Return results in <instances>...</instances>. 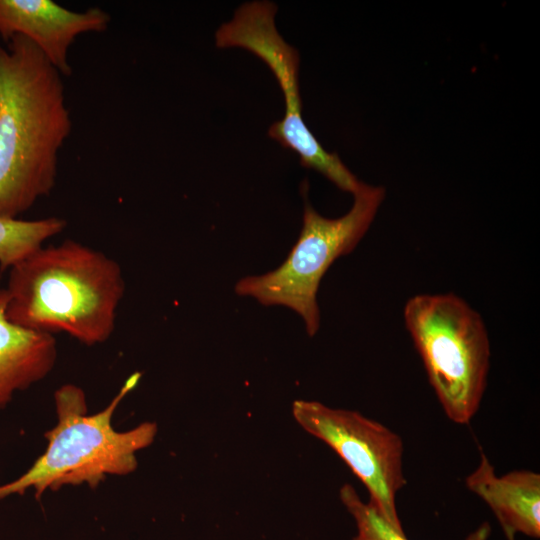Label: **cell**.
<instances>
[{"label": "cell", "instance_id": "obj_1", "mask_svg": "<svg viewBox=\"0 0 540 540\" xmlns=\"http://www.w3.org/2000/svg\"><path fill=\"white\" fill-rule=\"evenodd\" d=\"M0 45V217L17 218L53 190L72 129L61 73L20 35Z\"/></svg>", "mask_w": 540, "mask_h": 540}, {"label": "cell", "instance_id": "obj_2", "mask_svg": "<svg viewBox=\"0 0 540 540\" xmlns=\"http://www.w3.org/2000/svg\"><path fill=\"white\" fill-rule=\"evenodd\" d=\"M118 262L75 240L42 246L9 269L7 318L21 327L106 342L125 295Z\"/></svg>", "mask_w": 540, "mask_h": 540}, {"label": "cell", "instance_id": "obj_3", "mask_svg": "<svg viewBox=\"0 0 540 540\" xmlns=\"http://www.w3.org/2000/svg\"><path fill=\"white\" fill-rule=\"evenodd\" d=\"M142 374L134 372L111 402L100 412L89 415L85 392L65 384L54 395L56 425L44 436L47 447L20 477L0 486V499L23 495L33 489L39 498L47 490L66 485L97 487L108 475L134 472L136 453L152 444L157 424L144 422L124 432L113 428L112 418L120 402L138 385Z\"/></svg>", "mask_w": 540, "mask_h": 540}, {"label": "cell", "instance_id": "obj_4", "mask_svg": "<svg viewBox=\"0 0 540 540\" xmlns=\"http://www.w3.org/2000/svg\"><path fill=\"white\" fill-rule=\"evenodd\" d=\"M403 317L446 416L469 423L480 407L490 366L482 317L453 293L414 295Z\"/></svg>", "mask_w": 540, "mask_h": 540}, {"label": "cell", "instance_id": "obj_5", "mask_svg": "<svg viewBox=\"0 0 540 540\" xmlns=\"http://www.w3.org/2000/svg\"><path fill=\"white\" fill-rule=\"evenodd\" d=\"M385 198V189L365 185L354 194L351 209L342 217L321 216L306 201L303 222L296 244L275 270L239 280L238 295L256 298L263 305H282L304 320L309 336L320 326L317 293L321 279L331 264L349 254L372 224Z\"/></svg>", "mask_w": 540, "mask_h": 540}, {"label": "cell", "instance_id": "obj_6", "mask_svg": "<svg viewBox=\"0 0 540 540\" xmlns=\"http://www.w3.org/2000/svg\"><path fill=\"white\" fill-rule=\"evenodd\" d=\"M276 11V5L270 1L242 4L233 19L216 31V46L244 48L268 65L285 99V115L271 125L269 136L296 153L302 166L318 171L339 189L354 195L366 184L352 174L336 153L327 152L303 121L299 53L278 33L274 23Z\"/></svg>", "mask_w": 540, "mask_h": 540}, {"label": "cell", "instance_id": "obj_7", "mask_svg": "<svg viewBox=\"0 0 540 540\" xmlns=\"http://www.w3.org/2000/svg\"><path fill=\"white\" fill-rule=\"evenodd\" d=\"M296 422L332 448L367 489L369 503L393 529L404 533L396 496L406 485L401 437L385 425L353 410L317 401L296 400Z\"/></svg>", "mask_w": 540, "mask_h": 540}, {"label": "cell", "instance_id": "obj_8", "mask_svg": "<svg viewBox=\"0 0 540 540\" xmlns=\"http://www.w3.org/2000/svg\"><path fill=\"white\" fill-rule=\"evenodd\" d=\"M110 22L109 13L98 7L73 11L51 0H0L2 39L28 38L62 76L72 74L69 50L75 39L103 32Z\"/></svg>", "mask_w": 540, "mask_h": 540}, {"label": "cell", "instance_id": "obj_9", "mask_svg": "<svg viewBox=\"0 0 540 540\" xmlns=\"http://www.w3.org/2000/svg\"><path fill=\"white\" fill-rule=\"evenodd\" d=\"M468 490L491 509L507 540L518 533L540 537V474L514 470L498 476L481 452L477 467L465 478Z\"/></svg>", "mask_w": 540, "mask_h": 540}, {"label": "cell", "instance_id": "obj_10", "mask_svg": "<svg viewBox=\"0 0 540 540\" xmlns=\"http://www.w3.org/2000/svg\"><path fill=\"white\" fill-rule=\"evenodd\" d=\"M8 293L0 286V409L14 394L45 378L57 359L52 334L12 323L6 316Z\"/></svg>", "mask_w": 540, "mask_h": 540}, {"label": "cell", "instance_id": "obj_11", "mask_svg": "<svg viewBox=\"0 0 540 540\" xmlns=\"http://www.w3.org/2000/svg\"><path fill=\"white\" fill-rule=\"evenodd\" d=\"M67 221L60 217L36 220L0 217V268L10 269L45 241L63 232Z\"/></svg>", "mask_w": 540, "mask_h": 540}, {"label": "cell", "instance_id": "obj_12", "mask_svg": "<svg viewBox=\"0 0 540 540\" xmlns=\"http://www.w3.org/2000/svg\"><path fill=\"white\" fill-rule=\"evenodd\" d=\"M340 499L356 523L357 534L353 540H408L405 533L393 529L369 502H364L353 486L344 484ZM490 535V524L483 522L465 540H489Z\"/></svg>", "mask_w": 540, "mask_h": 540}]
</instances>
